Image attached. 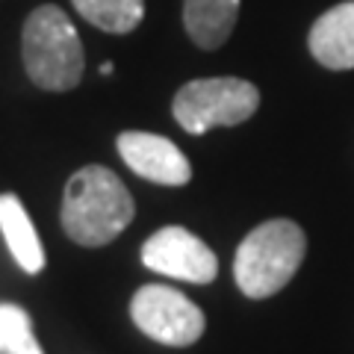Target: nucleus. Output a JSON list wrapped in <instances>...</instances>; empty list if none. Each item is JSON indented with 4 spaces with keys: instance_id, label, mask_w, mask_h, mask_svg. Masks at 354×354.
Returning <instances> with one entry per match:
<instances>
[{
    "instance_id": "obj_13",
    "label": "nucleus",
    "mask_w": 354,
    "mask_h": 354,
    "mask_svg": "<svg viewBox=\"0 0 354 354\" xmlns=\"http://www.w3.org/2000/svg\"><path fill=\"white\" fill-rule=\"evenodd\" d=\"M12 354H44V351H41V346L36 342V337H32L30 342H24V346H21L18 351H12Z\"/></svg>"
},
{
    "instance_id": "obj_11",
    "label": "nucleus",
    "mask_w": 354,
    "mask_h": 354,
    "mask_svg": "<svg viewBox=\"0 0 354 354\" xmlns=\"http://www.w3.org/2000/svg\"><path fill=\"white\" fill-rule=\"evenodd\" d=\"M74 9L104 32H130L145 18V0H71Z\"/></svg>"
},
{
    "instance_id": "obj_10",
    "label": "nucleus",
    "mask_w": 354,
    "mask_h": 354,
    "mask_svg": "<svg viewBox=\"0 0 354 354\" xmlns=\"http://www.w3.org/2000/svg\"><path fill=\"white\" fill-rule=\"evenodd\" d=\"M0 234H3L15 263L27 274H39L44 269L41 239L36 234V227H32V221L27 216L24 204H21V198L12 195V192L0 195Z\"/></svg>"
},
{
    "instance_id": "obj_12",
    "label": "nucleus",
    "mask_w": 354,
    "mask_h": 354,
    "mask_svg": "<svg viewBox=\"0 0 354 354\" xmlns=\"http://www.w3.org/2000/svg\"><path fill=\"white\" fill-rule=\"evenodd\" d=\"M32 339V322L18 304H0V351L12 354Z\"/></svg>"
},
{
    "instance_id": "obj_8",
    "label": "nucleus",
    "mask_w": 354,
    "mask_h": 354,
    "mask_svg": "<svg viewBox=\"0 0 354 354\" xmlns=\"http://www.w3.org/2000/svg\"><path fill=\"white\" fill-rule=\"evenodd\" d=\"M310 53L330 71L354 68V0H346L316 18L310 30Z\"/></svg>"
},
{
    "instance_id": "obj_9",
    "label": "nucleus",
    "mask_w": 354,
    "mask_h": 354,
    "mask_svg": "<svg viewBox=\"0 0 354 354\" xmlns=\"http://www.w3.org/2000/svg\"><path fill=\"white\" fill-rule=\"evenodd\" d=\"M239 18V0H183V27L204 50L221 48Z\"/></svg>"
},
{
    "instance_id": "obj_6",
    "label": "nucleus",
    "mask_w": 354,
    "mask_h": 354,
    "mask_svg": "<svg viewBox=\"0 0 354 354\" xmlns=\"http://www.w3.org/2000/svg\"><path fill=\"white\" fill-rule=\"evenodd\" d=\"M142 263L151 272L186 283H209L218 274V260L207 242L177 225L162 227L145 239Z\"/></svg>"
},
{
    "instance_id": "obj_3",
    "label": "nucleus",
    "mask_w": 354,
    "mask_h": 354,
    "mask_svg": "<svg viewBox=\"0 0 354 354\" xmlns=\"http://www.w3.org/2000/svg\"><path fill=\"white\" fill-rule=\"evenodd\" d=\"M21 57L27 77L44 92H68L83 77V41L59 6H39L24 21Z\"/></svg>"
},
{
    "instance_id": "obj_1",
    "label": "nucleus",
    "mask_w": 354,
    "mask_h": 354,
    "mask_svg": "<svg viewBox=\"0 0 354 354\" xmlns=\"http://www.w3.org/2000/svg\"><path fill=\"white\" fill-rule=\"evenodd\" d=\"M136 207L115 171L104 165H83L71 174L62 195V230L71 242L86 248H101L124 230Z\"/></svg>"
},
{
    "instance_id": "obj_14",
    "label": "nucleus",
    "mask_w": 354,
    "mask_h": 354,
    "mask_svg": "<svg viewBox=\"0 0 354 354\" xmlns=\"http://www.w3.org/2000/svg\"><path fill=\"white\" fill-rule=\"evenodd\" d=\"M101 74H104V77L113 74V62H104V65H101Z\"/></svg>"
},
{
    "instance_id": "obj_2",
    "label": "nucleus",
    "mask_w": 354,
    "mask_h": 354,
    "mask_svg": "<svg viewBox=\"0 0 354 354\" xmlns=\"http://www.w3.org/2000/svg\"><path fill=\"white\" fill-rule=\"evenodd\" d=\"M307 254L304 230L290 218H272L242 239L234 257V281L248 298H269L295 278Z\"/></svg>"
},
{
    "instance_id": "obj_4",
    "label": "nucleus",
    "mask_w": 354,
    "mask_h": 354,
    "mask_svg": "<svg viewBox=\"0 0 354 354\" xmlns=\"http://www.w3.org/2000/svg\"><path fill=\"white\" fill-rule=\"evenodd\" d=\"M260 106V88L239 77H204L177 88L171 113L186 133L201 136L213 127H236Z\"/></svg>"
},
{
    "instance_id": "obj_7",
    "label": "nucleus",
    "mask_w": 354,
    "mask_h": 354,
    "mask_svg": "<svg viewBox=\"0 0 354 354\" xmlns=\"http://www.w3.org/2000/svg\"><path fill=\"white\" fill-rule=\"evenodd\" d=\"M115 145H118L121 160L127 162V169L151 183L183 186L192 180V165L171 139L157 136V133L127 130L118 136Z\"/></svg>"
},
{
    "instance_id": "obj_5",
    "label": "nucleus",
    "mask_w": 354,
    "mask_h": 354,
    "mask_svg": "<svg viewBox=\"0 0 354 354\" xmlns=\"http://www.w3.org/2000/svg\"><path fill=\"white\" fill-rule=\"evenodd\" d=\"M130 319L145 337L174 348H186L198 342L207 325L201 307L189 301L183 292L162 283H148L133 295Z\"/></svg>"
}]
</instances>
